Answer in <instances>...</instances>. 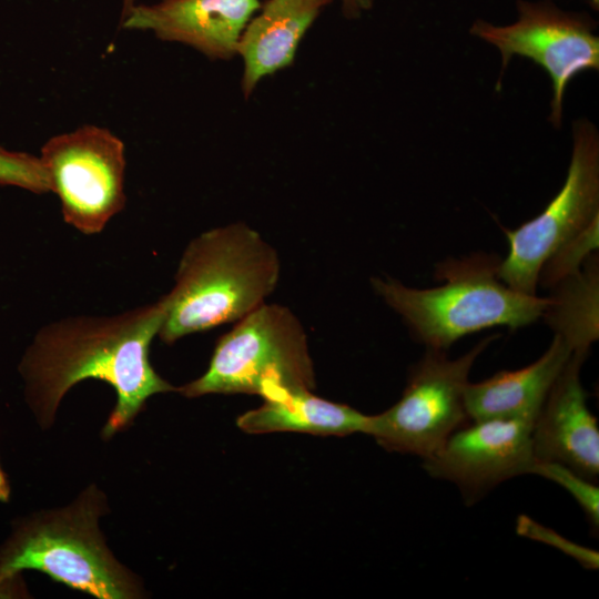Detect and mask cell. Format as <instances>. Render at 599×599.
Here are the masks:
<instances>
[{
  "label": "cell",
  "instance_id": "1",
  "mask_svg": "<svg viewBox=\"0 0 599 599\" xmlns=\"http://www.w3.org/2000/svg\"><path fill=\"white\" fill-rule=\"evenodd\" d=\"M165 308L161 297L121 314L67 317L42 327L19 364L26 398L39 425L50 427L63 396L88 378L115 390L104 438L128 427L152 395L175 390L150 362V346Z\"/></svg>",
  "mask_w": 599,
  "mask_h": 599
},
{
  "label": "cell",
  "instance_id": "2",
  "mask_svg": "<svg viewBox=\"0 0 599 599\" xmlns=\"http://www.w3.org/2000/svg\"><path fill=\"white\" fill-rule=\"evenodd\" d=\"M275 248L245 223L207 230L186 246L175 284L164 295L159 331L172 344L192 333L237 322L265 303L280 278Z\"/></svg>",
  "mask_w": 599,
  "mask_h": 599
},
{
  "label": "cell",
  "instance_id": "3",
  "mask_svg": "<svg viewBox=\"0 0 599 599\" xmlns=\"http://www.w3.org/2000/svg\"><path fill=\"white\" fill-rule=\"evenodd\" d=\"M105 507L103 493L91 485L70 505L16 522L0 546V598L14 595L24 570L99 599L142 597L139 578L113 556L99 528Z\"/></svg>",
  "mask_w": 599,
  "mask_h": 599
},
{
  "label": "cell",
  "instance_id": "4",
  "mask_svg": "<svg viewBox=\"0 0 599 599\" xmlns=\"http://www.w3.org/2000/svg\"><path fill=\"white\" fill-rule=\"evenodd\" d=\"M500 258L475 254L436 266L444 283L414 288L390 277H374V292L429 349L446 351L459 338L495 326L511 329L542 317L549 297L519 293L498 276Z\"/></svg>",
  "mask_w": 599,
  "mask_h": 599
},
{
  "label": "cell",
  "instance_id": "5",
  "mask_svg": "<svg viewBox=\"0 0 599 599\" xmlns=\"http://www.w3.org/2000/svg\"><path fill=\"white\" fill-rule=\"evenodd\" d=\"M306 333L291 309L262 304L222 335L209 368L177 388L185 397L257 394L274 387H314Z\"/></svg>",
  "mask_w": 599,
  "mask_h": 599
},
{
  "label": "cell",
  "instance_id": "6",
  "mask_svg": "<svg viewBox=\"0 0 599 599\" xmlns=\"http://www.w3.org/2000/svg\"><path fill=\"white\" fill-rule=\"evenodd\" d=\"M496 336L478 342L455 359L427 348L409 372L399 400L370 415L366 433L389 451L423 459L433 455L457 429L470 422L465 403L470 370Z\"/></svg>",
  "mask_w": 599,
  "mask_h": 599
},
{
  "label": "cell",
  "instance_id": "7",
  "mask_svg": "<svg viewBox=\"0 0 599 599\" xmlns=\"http://www.w3.org/2000/svg\"><path fill=\"white\" fill-rule=\"evenodd\" d=\"M573 148L561 190L545 210L515 230L502 231L509 244L499 278L510 288L536 295L545 262L599 216V134L588 120L573 122Z\"/></svg>",
  "mask_w": 599,
  "mask_h": 599
},
{
  "label": "cell",
  "instance_id": "8",
  "mask_svg": "<svg viewBox=\"0 0 599 599\" xmlns=\"http://www.w3.org/2000/svg\"><path fill=\"white\" fill-rule=\"evenodd\" d=\"M39 159L64 221L80 232H101L124 207L125 145L110 130L85 124L54 135Z\"/></svg>",
  "mask_w": 599,
  "mask_h": 599
},
{
  "label": "cell",
  "instance_id": "9",
  "mask_svg": "<svg viewBox=\"0 0 599 599\" xmlns=\"http://www.w3.org/2000/svg\"><path fill=\"white\" fill-rule=\"evenodd\" d=\"M518 19L507 26L476 20L470 33L501 53V74L514 55L546 70L552 83L550 122L560 128L567 84L580 72L599 69L596 22L586 13L565 11L549 1H517Z\"/></svg>",
  "mask_w": 599,
  "mask_h": 599
},
{
  "label": "cell",
  "instance_id": "10",
  "mask_svg": "<svg viewBox=\"0 0 599 599\" xmlns=\"http://www.w3.org/2000/svg\"><path fill=\"white\" fill-rule=\"evenodd\" d=\"M534 423L514 418L469 422L424 460L425 471L453 483L474 505L501 483L531 473Z\"/></svg>",
  "mask_w": 599,
  "mask_h": 599
},
{
  "label": "cell",
  "instance_id": "11",
  "mask_svg": "<svg viewBox=\"0 0 599 599\" xmlns=\"http://www.w3.org/2000/svg\"><path fill=\"white\" fill-rule=\"evenodd\" d=\"M261 7L260 0H160L135 4L121 19L129 30L189 45L212 60L237 55L244 28Z\"/></svg>",
  "mask_w": 599,
  "mask_h": 599
},
{
  "label": "cell",
  "instance_id": "12",
  "mask_svg": "<svg viewBox=\"0 0 599 599\" xmlns=\"http://www.w3.org/2000/svg\"><path fill=\"white\" fill-rule=\"evenodd\" d=\"M586 356L572 353L560 372L534 422L531 443L535 461L559 463L597 481L599 427L580 382Z\"/></svg>",
  "mask_w": 599,
  "mask_h": 599
},
{
  "label": "cell",
  "instance_id": "13",
  "mask_svg": "<svg viewBox=\"0 0 599 599\" xmlns=\"http://www.w3.org/2000/svg\"><path fill=\"white\" fill-rule=\"evenodd\" d=\"M332 1L266 0L261 4L244 28L237 47L245 99L264 78L293 63L303 37Z\"/></svg>",
  "mask_w": 599,
  "mask_h": 599
},
{
  "label": "cell",
  "instance_id": "14",
  "mask_svg": "<svg viewBox=\"0 0 599 599\" xmlns=\"http://www.w3.org/2000/svg\"><path fill=\"white\" fill-rule=\"evenodd\" d=\"M572 355L555 334L547 351L534 363L515 370H500L470 383L465 403L470 422L514 418L534 423L555 380Z\"/></svg>",
  "mask_w": 599,
  "mask_h": 599
},
{
  "label": "cell",
  "instance_id": "15",
  "mask_svg": "<svg viewBox=\"0 0 599 599\" xmlns=\"http://www.w3.org/2000/svg\"><path fill=\"white\" fill-rule=\"evenodd\" d=\"M256 409L241 415L237 426L248 434L300 432L319 436L366 433L370 415L315 396L307 388L274 387Z\"/></svg>",
  "mask_w": 599,
  "mask_h": 599
},
{
  "label": "cell",
  "instance_id": "16",
  "mask_svg": "<svg viewBox=\"0 0 599 599\" xmlns=\"http://www.w3.org/2000/svg\"><path fill=\"white\" fill-rule=\"evenodd\" d=\"M592 254L581 270L558 283L542 317L572 353L587 355L599 335V265Z\"/></svg>",
  "mask_w": 599,
  "mask_h": 599
},
{
  "label": "cell",
  "instance_id": "17",
  "mask_svg": "<svg viewBox=\"0 0 599 599\" xmlns=\"http://www.w3.org/2000/svg\"><path fill=\"white\" fill-rule=\"evenodd\" d=\"M599 216L587 227L561 245L542 265L538 284L555 287L578 273L586 261L598 250Z\"/></svg>",
  "mask_w": 599,
  "mask_h": 599
},
{
  "label": "cell",
  "instance_id": "18",
  "mask_svg": "<svg viewBox=\"0 0 599 599\" xmlns=\"http://www.w3.org/2000/svg\"><path fill=\"white\" fill-rule=\"evenodd\" d=\"M565 488L582 509L592 531H599V488L565 465L552 461H535L531 473Z\"/></svg>",
  "mask_w": 599,
  "mask_h": 599
},
{
  "label": "cell",
  "instance_id": "19",
  "mask_svg": "<svg viewBox=\"0 0 599 599\" xmlns=\"http://www.w3.org/2000/svg\"><path fill=\"white\" fill-rule=\"evenodd\" d=\"M516 532L519 536L551 546L565 555L573 558L581 567L597 570L599 567V552L576 544L554 529L546 527L527 515H520L516 521Z\"/></svg>",
  "mask_w": 599,
  "mask_h": 599
},
{
  "label": "cell",
  "instance_id": "20",
  "mask_svg": "<svg viewBox=\"0 0 599 599\" xmlns=\"http://www.w3.org/2000/svg\"><path fill=\"white\" fill-rule=\"evenodd\" d=\"M35 175V159L32 154L0 148V185L28 187Z\"/></svg>",
  "mask_w": 599,
  "mask_h": 599
},
{
  "label": "cell",
  "instance_id": "21",
  "mask_svg": "<svg viewBox=\"0 0 599 599\" xmlns=\"http://www.w3.org/2000/svg\"><path fill=\"white\" fill-rule=\"evenodd\" d=\"M10 485L8 477L0 466V501L7 502L10 498Z\"/></svg>",
  "mask_w": 599,
  "mask_h": 599
},
{
  "label": "cell",
  "instance_id": "22",
  "mask_svg": "<svg viewBox=\"0 0 599 599\" xmlns=\"http://www.w3.org/2000/svg\"><path fill=\"white\" fill-rule=\"evenodd\" d=\"M341 3L345 17L354 19L361 14V11L356 7L354 0H341Z\"/></svg>",
  "mask_w": 599,
  "mask_h": 599
},
{
  "label": "cell",
  "instance_id": "23",
  "mask_svg": "<svg viewBox=\"0 0 599 599\" xmlns=\"http://www.w3.org/2000/svg\"><path fill=\"white\" fill-rule=\"evenodd\" d=\"M354 1L361 12L372 9L373 3H374V0H354Z\"/></svg>",
  "mask_w": 599,
  "mask_h": 599
},
{
  "label": "cell",
  "instance_id": "24",
  "mask_svg": "<svg viewBox=\"0 0 599 599\" xmlns=\"http://www.w3.org/2000/svg\"><path fill=\"white\" fill-rule=\"evenodd\" d=\"M135 4L136 0H122L121 19H123Z\"/></svg>",
  "mask_w": 599,
  "mask_h": 599
},
{
  "label": "cell",
  "instance_id": "25",
  "mask_svg": "<svg viewBox=\"0 0 599 599\" xmlns=\"http://www.w3.org/2000/svg\"><path fill=\"white\" fill-rule=\"evenodd\" d=\"M593 9L599 8V0H588Z\"/></svg>",
  "mask_w": 599,
  "mask_h": 599
}]
</instances>
